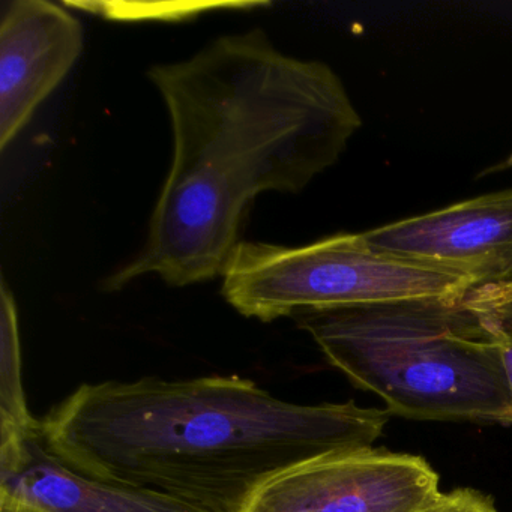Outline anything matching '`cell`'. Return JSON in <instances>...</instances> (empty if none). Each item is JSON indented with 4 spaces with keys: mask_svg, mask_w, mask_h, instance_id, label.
Here are the masks:
<instances>
[{
    "mask_svg": "<svg viewBox=\"0 0 512 512\" xmlns=\"http://www.w3.org/2000/svg\"><path fill=\"white\" fill-rule=\"evenodd\" d=\"M148 76L170 116L172 164L145 245L110 290L143 275L173 287L221 277L257 196L302 193L362 125L329 65L284 55L262 29L224 35Z\"/></svg>",
    "mask_w": 512,
    "mask_h": 512,
    "instance_id": "cell-1",
    "label": "cell"
},
{
    "mask_svg": "<svg viewBox=\"0 0 512 512\" xmlns=\"http://www.w3.org/2000/svg\"><path fill=\"white\" fill-rule=\"evenodd\" d=\"M385 409L281 400L238 376L86 383L41 419L68 467L205 512H241L268 479L311 458L367 448Z\"/></svg>",
    "mask_w": 512,
    "mask_h": 512,
    "instance_id": "cell-2",
    "label": "cell"
},
{
    "mask_svg": "<svg viewBox=\"0 0 512 512\" xmlns=\"http://www.w3.org/2000/svg\"><path fill=\"white\" fill-rule=\"evenodd\" d=\"M512 284L293 314L329 364L382 398L389 415L509 425L500 311Z\"/></svg>",
    "mask_w": 512,
    "mask_h": 512,
    "instance_id": "cell-3",
    "label": "cell"
},
{
    "mask_svg": "<svg viewBox=\"0 0 512 512\" xmlns=\"http://www.w3.org/2000/svg\"><path fill=\"white\" fill-rule=\"evenodd\" d=\"M221 277L227 304L265 323L316 308L449 298L473 287L457 275L377 253L364 233H340L304 247L241 241Z\"/></svg>",
    "mask_w": 512,
    "mask_h": 512,
    "instance_id": "cell-4",
    "label": "cell"
},
{
    "mask_svg": "<svg viewBox=\"0 0 512 512\" xmlns=\"http://www.w3.org/2000/svg\"><path fill=\"white\" fill-rule=\"evenodd\" d=\"M439 484L419 455L344 449L272 476L241 512H421L439 499Z\"/></svg>",
    "mask_w": 512,
    "mask_h": 512,
    "instance_id": "cell-5",
    "label": "cell"
},
{
    "mask_svg": "<svg viewBox=\"0 0 512 512\" xmlns=\"http://www.w3.org/2000/svg\"><path fill=\"white\" fill-rule=\"evenodd\" d=\"M377 253L457 275L473 286L512 284V190L364 233Z\"/></svg>",
    "mask_w": 512,
    "mask_h": 512,
    "instance_id": "cell-6",
    "label": "cell"
},
{
    "mask_svg": "<svg viewBox=\"0 0 512 512\" xmlns=\"http://www.w3.org/2000/svg\"><path fill=\"white\" fill-rule=\"evenodd\" d=\"M85 47L82 23L47 0H14L0 22V149L61 85Z\"/></svg>",
    "mask_w": 512,
    "mask_h": 512,
    "instance_id": "cell-7",
    "label": "cell"
},
{
    "mask_svg": "<svg viewBox=\"0 0 512 512\" xmlns=\"http://www.w3.org/2000/svg\"><path fill=\"white\" fill-rule=\"evenodd\" d=\"M0 491L46 512H205L154 491L76 472L47 446L41 421L0 428Z\"/></svg>",
    "mask_w": 512,
    "mask_h": 512,
    "instance_id": "cell-8",
    "label": "cell"
},
{
    "mask_svg": "<svg viewBox=\"0 0 512 512\" xmlns=\"http://www.w3.org/2000/svg\"><path fill=\"white\" fill-rule=\"evenodd\" d=\"M0 335V427H23L37 421V418L29 412L26 403L22 379L19 317L13 292L5 280L0 286Z\"/></svg>",
    "mask_w": 512,
    "mask_h": 512,
    "instance_id": "cell-9",
    "label": "cell"
},
{
    "mask_svg": "<svg viewBox=\"0 0 512 512\" xmlns=\"http://www.w3.org/2000/svg\"><path fill=\"white\" fill-rule=\"evenodd\" d=\"M421 512H497L493 499L473 488H457L440 494L433 505Z\"/></svg>",
    "mask_w": 512,
    "mask_h": 512,
    "instance_id": "cell-10",
    "label": "cell"
},
{
    "mask_svg": "<svg viewBox=\"0 0 512 512\" xmlns=\"http://www.w3.org/2000/svg\"><path fill=\"white\" fill-rule=\"evenodd\" d=\"M500 347H502L503 367H505L506 382H508L509 397H511L509 425H512V335L506 334L503 329L502 335H500Z\"/></svg>",
    "mask_w": 512,
    "mask_h": 512,
    "instance_id": "cell-11",
    "label": "cell"
},
{
    "mask_svg": "<svg viewBox=\"0 0 512 512\" xmlns=\"http://www.w3.org/2000/svg\"><path fill=\"white\" fill-rule=\"evenodd\" d=\"M0 512H46L13 494L0 491Z\"/></svg>",
    "mask_w": 512,
    "mask_h": 512,
    "instance_id": "cell-12",
    "label": "cell"
},
{
    "mask_svg": "<svg viewBox=\"0 0 512 512\" xmlns=\"http://www.w3.org/2000/svg\"><path fill=\"white\" fill-rule=\"evenodd\" d=\"M500 325L506 334L512 335V301L508 302L500 311Z\"/></svg>",
    "mask_w": 512,
    "mask_h": 512,
    "instance_id": "cell-13",
    "label": "cell"
},
{
    "mask_svg": "<svg viewBox=\"0 0 512 512\" xmlns=\"http://www.w3.org/2000/svg\"><path fill=\"white\" fill-rule=\"evenodd\" d=\"M503 167H512V155L511 158H509V160L506 161L505 164H503Z\"/></svg>",
    "mask_w": 512,
    "mask_h": 512,
    "instance_id": "cell-14",
    "label": "cell"
},
{
    "mask_svg": "<svg viewBox=\"0 0 512 512\" xmlns=\"http://www.w3.org/2000/svg\"><path fill=\"white\" fill-rule=\"evenodd\" d=\"M497 512H499V511H497Z\"/></svg>",
    "mask_w": 512,
    "mask_h": 512,
    "instance_id": "cell-15",
    "label": "cell"
}]
</instances>
